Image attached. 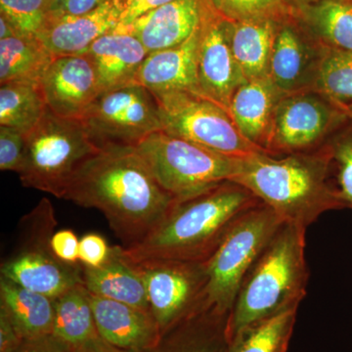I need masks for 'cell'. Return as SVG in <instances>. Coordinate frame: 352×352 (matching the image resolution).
Returning <instances> with one entry per match:
<instances>
[{
	"instance_id": "obj_1",
	"label": "cell",
	"mask_w": 352,
	"mask_h": 352,
	"mask_svg": "<svg viewBox=\"0 0 352 352\" xmlns=\"http://www.w3.org/2000/svg\"><path fill=\"white\" fill-rule=\"evenodd\" d=\"M62 199L101 212L124 248L142 242L176 201L136 148L120 145L102 146L85 160Z\"/></svg>"
},
{
	"instance_id": "obj_2",
	"label": "cell",
	"mask_w": 352,
	"mask_h": 352,
	"mask_svg": "<svg viewBox=\"0 0 352 352\" xmlns=\"http://www.w3.org/2000/svg\"><path fill=\"white\" fill-rule=\"evenodd\" d=\"M261 203L243 185L226 182L176 200L163 222L142 242L120 247L133 263L154 259L207 263L238 217Z\"/></svg>"
},
{
	"instance_id": "obj_3",
	"label": "cell",
	"mask_w": 352,
	"mask_h": 352,
	"mask_svg": "<svg viewBox=\"0 0 352 352\" xmlns=\"http://www.w3.org/2000/svg\"><path fill=\"white\" fill-rule=\"evenodd\" d=\"M331 173L332 156L326 144L314 152H261L241 160L233 182L249 189L284 223L307 230L324 212L347 208Z\"/></svg>"
},
{
	"instance_id": "obj_4",
	"label": "cell",
	"mask_w": 352,
	"mask_h": 352,
	"mask_svg": "<svg viewBox=\"0 0 352 352\" xmlns=\"http://www.w3.org/2000/svg\"><path fill=\"white\" fill-rule=\"evenodd\" d=\"M305 231L284 223L266 245L236 296L229 318L230 337L252 323L298 309L309 280Z\"/></svg>"
},
{
	"instance_id": "obj_5",
	"label": "cell",
	"mask_w": 352,
	"mask_h": 352,
	"mask_svg": "<svg viewBox=\"0 0 352 352\" xmlns=\"http://www.w3.org/2000/svg\"><path fill=\"white\" fill-rule=\"evenodd\" d=\"M99 149L82 120L65 119L48 109L25 135L21 182L25 188L62 199L76 168Z\"/></svg>"
},
{
	"instance_id": "obj_6",
	"label": "cell",
	"mask_w": 352,
	"mask_h": 352,
	"mask_svg": "<svg viewBox=\"0 0 352 352\" xmlns=\"http://www.w3.org/2000/svg\"><path fill=\"white\" fill-rule=\"evenodd\" d=\"M157 182L176 200L233 182L241 160L224 156L164 131L136 146Z\"/></svg>"
},
{
	"instance_id": "obj_7",
	"label": "cell",
	"mask_w": 352,
	"mask_h": 352,
	"mask_svg": "<svg viewBox=\"0 0 352 352\" xmlns=\"http://www.w3.org/2000/svg\"><path fill=\"white\" fill-rule=\"evenodd\" d=\"M56 226L52 204L41 199L21 220L17 248L1 263L0 276L52 298L83 284L82 264L65 263L52 251L51 238Z\"/></svg>"
},
{
	"instance_id": "obj_8",
	"label": "cell",
	"mask_w": 352,
	"mask_h": 352,
	"mask_svg": "<svg viewBox=\"0 0 352 352\" xmlns=\"http://www.w3.org/2000/svg\"><path fill=\"white\" fill-rule=\"evenodd\" d=\"M284 222L261 203L240 215L206 263V308L231 312L245 275Z\"/></svg>"
},
{
	"instance_id": "obj_9",
	"label": "cell",
	"mask_w": 352,
	"mask_h": 352,
	"mask_svg": "<svg viewBox=\"0 0 352 352\" xmlns=\"http://www.w3.org/2000/svg\"><path fill=\"white\" fill-rule=\"evenodd\" d=\"M349 120L338 104L315 90L284 95L275 110L265 150L276 156L316 151Z\"/></svg>"
},
{
	"instance_id": "obj_10",
	"label": "cell",
	"mask_w": 352,
	"mask_h": 352,
	"mask_svg": "<svg viewBox=\"0 0 352 352\" xmlns=\"http://www.w3.org/2000/svg\"><path fill=\"white\" fill-rule=\"evenodd\" d=\"M82 120L99 148L105 145L136 147L154 132L164 129L159 103L138 82L99 95Z\"/></svg>"
},
{
	"instance_id": "obj_11",
	"label": "cell",
	"mask_w": 352,
	"mask_h": 352,
	"mask_svg": "<svg viewBox=\"0 0 352 352\" xmlns=\"http://www.w3.org/2000/svg\"><path fill=\"white\" fill-rule=\"evenodd\" d=\"M157 103L163 117V131L171 135L234 159H248L267 152L250 142L231 116L205 97L178 94Z\"/></svg>"
},
{
	"instance_id": "obj_12",
	"label": "cell",
	"mask_w": 352,
	"mask_h": 352,
	"mask_svg": "<svg viewBox=\"0 0 352 352\" xmlns=\"http://www.w3.org/2000/svg\"><path fill=\"white\" fill-rule=\"evenodd\" d=\"M162 336L206 308V263L154 259L134 263Z\"/></svg>"
},
{
	"instance_id": "obj_13",
	"label": "cell",
	"mask_w": 352,
	"mask_h": 352,
	"mask_svg": "<svg viewBox=\"0 0 352 352\" xmlns=\"http://www.w3.org/2000/svg\"><path fill=\"white\" fill-rule=\"evenodd\" d=\"M245 82L231 47L229 22L214 12L204 25L199 50L198 82L201 96L229 113L234 94Z\"/></svg>"
},
{
	"instance_id": "obj_14",
	"label": "cell",
	"mask_w": 352,
	"mask_h": 352,
	"mask_svg": "<svg viewBox=\"0 0 352 352\" xmlns=\"http://www.w3.org/2000/svg\"><path fill=\"white\" fill-rule=\"evenodd\" d=\"M39 85L48 109L65 119L82 120L101 94L94 65L87 54L55 57Z\"/></svg>"
},
{
	"instance_id": "obj_15",
	"label": "cell",
	"mask_w": 352,
	"mask_h": 352,
	"mask_svg": "<svg viewBox=\"0 0 352 352\" xmlns=\"http://www.w3.org/2000/svg\"><path fill=\"white\" fill-rule=\"evenodd\" d=\"M323 47L295 19L279 25L270 78L285 95L314 89Z\"/></svg>"
},
{
	"instance_id": "obj_16",
	"label": "cell",
	"mask_w": 352,
	"mask_h": 352,
	"mask_svg": "<svg viewBox=\"0 0 352 352\" xmlns=\"http://www.w3.org/2000/svg\"><path fill=\"white\" fill-rule=\"evenodd\" d=\"M204 25L179 45L155 51L146 57L136 82L149 90L157 101L178 94L201 96L198 57Z\"/></svg>"
},
{
	"instance_id": "obj_17",
	"label": "cell",
	"mask_w": 352,
	"mask_h": 352,
	"mask_svg": "<svg viewBox=\"0 0 352 352\" xmlns=\"http://www.w3.org/2000/svg\"><path fill=\"white\" fill-rule=\"evenodd\" d=\"M214 12L208 0H173L113 31L129 32L151 53L184 43Z\"/></svg>"
},
{
	"instance_id": "obj_18",
	"label": "cell",
	"mask_w": 352,
	"mask_h": 352,
	"mask_svg": "<svg viewBox=\"0 0 352 352\" xmlns=\"http://www.w3.org/2000/svg\"><path fill=\"white\" fill-rule=\"evenodd\" d=\"M120 0H109L78 16L50 18L38 38L54 57L87 54L90 46L120 23Z\"/></svg>"
},
{
	"instance_id": "obj_19",
	"label": "cell",
	"mask_w": 352,
	"mask_h": 352,
	"mask_svg": "<svg viewBox=\"0 0 352 352\" xmlns=\"http://www.w3.org/2000/svg\"><path fill=\"white\" fill-rule=\"evenodd\" d=\"M89 300L99 336L109 344L136 351L159 344L162 333L151 312L90 293Z\"/></svg>"
},
{
	"instance_id": "obj_20",
	"label": "cell",
	"mask_w": 352,
	"mask_h": 352,
	"mask_svg": "<svg viewBox=\"0 0 352 352\" xmlns=\"http://www.w3.org/2000/svg\"><path fill=\"white\" fill-rule=\"evenodd\" d=\"M148 54L138 38L117 31L102 36L87 52L94 65L101 94L136 82L139 69Z\"/></svg>"
},
{
	"instance_id": "obj_21",
	"label": "cell",
	"mask_w": 352,
	"mask_h": 352,
	"mask_svg": "<svg viewBox=\"0 0 352 352\" xmlns=\"http://www.w3.org/2000/svg\"><path fill=\"white\" fill-rule=\"evenodd\" d=\"M82 280L92 295L151 312L142 277L135 264L124 256L120 245L112 247L107 261L98 267L82 266Z\"/></svg>"
},
{
	"instance_id": "obj_22",
	"label": "cell",
	"mask_w": 352,
	"mask_h": 352,
	"mask_svg": "<svg viewBox=\"0 0 352 352\" xmlns=\"http://www.w3.org/2000/svg\"><path fill=\"white\" fill-rule=\"evenodd\" d=\"M284 95L270 78L247 80L236 90L229 113L250 142L265 150L275 110Z\"/></svg>"
},
{
	"instance_id": "obj_23",
	"label": "cell",
	"mask_w": 352,
	"mask_h": 352,
	"mask_svg": "<svg viewBox=\"0 0 352 352\" xmlns=\"http://www.w3.org/2000/svg\"><path fill=\"white\" fill-rule=\"evenodd\" d=\"M230 312L205 308L164 333L150 352H227Z\"/></svg>"
},
{
	"instance_id": "obj_24",
	"label": "cell",
	"mask_w": 352,
	"mask_h": 352,
	"mask_svg": "<svg viewBox=\"0 0 352 352\" xmlns=\"http://www.w3.org/2000/svg\"><path fill=\"white\" fill-rule=\"evenodd\" d=\"M0 309L6 312L25 340L52 335L55 298L0 276Z\"/></svg>"
},
{
	"instance_id": "obj_25",
	"label": "cell",
	"mask_w": 352,
	"mask_h": 352,
	"mask_svg": "<svg viewBox=\"0 0 352 352\" xmlns=\"http://www.w3.org/2000/svg\"><path fill=\"white\" fill-rule=\"evenodd\" d=\"M295 18L322 47L352 53V0H322L298 9Z\"/></svg>"
},
{
	"instance_id": "obj_26",
	"label": "cell",
	"mask_w": 352,
	"mask_h": 352,
	"mask_svg": "<svg viewBox=\"0 0 352 352\" xmlns=\"http://www.w3.org/2000/svg\"><path fill=\"white\" fill-rule=\"evenodd\" d=\"M279 25L264 20L229 22L231 47L245 80L270 78L271 53Z\"/></svg>"
},
{
	"instance_id": "obj_27",
	"label": "cell",
	"mask_w": 352,
	"mask_h": 352,
	"mask_svg": "<svg viewBox=\"0 0 352 352\" xmlns=\"http://www.w3.org/2000/svg\"><path fill=\"white\" fill-rule=\"evenodd\" d=\"M52 335L75 349L99 337L85 285H78L55 298Z\"/></svg>"
},
{
	"instance_id": "obj_28",
	"label": "cell",
	"mask_w": 352,
	"mask_h": 352,
	"mask_svg": "<svg viewBox=\"0 0 352 352\" xmlns=\"http://www.w3.org/2000/svg\"><path fill=\"white\" fill-rule=\"evenodd\" d=\"M54 58L38 38L16 36L0 39V85L39 82Z\"/></svg>"
},
{
	"instance_id": "obj_29",
	"label": "cell",
	"mask_w": 352,
	"mask_h": 352,
	"mask_svg": "<svg viewBox=\"0 0 352 352\" xmlns=\"http://www.w3.org/2000/svg\"><path fill=\"white\" fill-rule=\"evenodd\" d=\"M47 110L39 82H14L0 87V126L27 135Z\"/></svg>"
},
{
	"instance_id": "obj_30",
	"label": "cell",
	"mask_w": 352,
	"mask_h": 352,
	"mask_svg": "<svg viewBox=\"0 0 352 352\" xmlns=\"http://www.w3.org/2000/svg\"><path fill=\"white\" fill-rule=\"evenodd\" d=\"M296 311L288 310L241 329L231 336L227 352H287Z\"/></svg>"
},
{
	"instance_id": "obj_31",
	"label": "cell",
	"mask_w": 352,
	"mask_h": 352,
	"mask_svg": "<svg viewBox=\"0 0 352 352\" xmlns=\"http://www.w3.org/2000/svg\"><path fill=\"white\" fill-rule=\"evenodd\" d=\"M312 90L338 105L352 103V53L323 47Z\"/></svg>"
},
{
	"instance_id": "obj_32",
	"label": "cell",
	"mask_w": 352,
	"mask_h": 352,
	"mask_svg": "<svg viewBox=\"0 0 352 352\" xmlns=\"http://www.w3.org/2000/svg\"><path fill=\"white\" fill-rule=\"evenodd\" d=\"M212 10L228 22L272 21L283 24L295 19L287 0H208Z\"/></svg>"
},
{
	"instance_id": "obj_33",
	"label": "cell",
	"mask_w": 352,
	"mask_h": 352,
	"mask_svg": "<svg viewBox=\"0 0 352 352\" xmlns=\"http://www.w3.org/2000/svg\"><path fill=\"white\" fill-rule=\"evenodd\" d=\"M50 0H0V12L20 36L38 38L50 19Z\"/></svg>"
},
{
	"instance_id": "obj_34",
	"label": "cell",
	"mask_w": 352,
	"mask_h": 352,
	"mask_svg": "<svg viewBox=\"0 0 352 352\" xmlns=\"http://www.w3.org/2000/svg\"><path fill=\"white\" fill-rule=\"evenodd\" d=\"M336 173V187L347 208H352V120H347L327 143Z\"/></svg>"
},
{
	"instance_id": "obj_35",
	"label": "cell",
	"mask_w": 352,
	"mask_h": 352,
	"mask_svg": "<svg viewBox=\"0 0 352 352\" xmlns=\"http://www.w3.org/2000/svg\"><path fill=\"white\" fill-rule=\"evenodd\" d=\"M25 135L0 126V170L19 173L24 162Z\"/></svg>"
},
{
	"instance_id": "obj_36",
	"label": "cell",
	"mask_w": 352,
	"mask_h": 352,
	"mask_svg": "<svg viewBox=\"0 0 352 352\" xmlns=\"http://www.w3.org/2000/svg\"><path fill=\"white\" fill-rule=\"evenodd\" d=\"M112 247L99 234L89 233L80 241V263L85 267H98L107 261Z\"/></svg>"
},
{
	"instance_id": "obj_37",
	"label": "cell",
	"mask_w": 352,
	"mask_h": 352,
	"mask_svg": "<svg viewBox=\"0 0 352 352\" xmlns=\"http://www.w3.org/2000/svg\"><path fill=\"white\" fill-rule=\"evenodd\" d=\"M51 248L60 261L69 265H80V240L74 231L63 229L53 234Z\"/></svg>"
},
{
	"instance_id": "obj_38",
	"label": "cell",
	"mask_w": 352,
	"mask_h": 352,
	"mask_svg": "<svg viewBox=\"0 0 352 352\" xmlns=\"http://www.w3.org/2000/svg\"><path fill=\"white\" fill-rule=\"evenodd\" d=\"M107 1L109 0H50V19L91 12Z\"/></svg>"
},
{
	"instance_id": "obj_39",
	"label": "cell",
	"mask_w": 352,
	"mask_h": 352,
	"mask_svg": "<svg viewBox=\"0 0 352 352\" xmlns=\"http://www.w3.org/2000/svg\"><path fill=\"white\" fill-rule=\"evenodd\" d=\"M171 1L173 0H120L122 10H120V23L116 29L126 27L140 16Z\"/></svg>"
},
{
	"instance_id": "obj_40",
	"label": "cell",
	"mask_w": 352,
	"mask_h": 352,
	"mask_svg": "<svg viewBox=\"0 0 352 352\" xmlns=\"http://www.w3.org/2000/svg\"><path fill=\"white\" fill-rule=\"evenodd\" d=\"M16 352H76L73 347L53 335L25 340Z\"/></svg>"
},
{
	"instance_id": "obj_41",
	"label": "cell",
	"mask_w": 352,
	"mask_h": 352,
	"mask_svg": "<svg viewBox=\"0 0 352 352\" xmlns=\"http://www.w3.org/2000/svg\"><path fill=\"white\" fill-rule=\"evenodd\" d=\"M24 340L6 312L0 309V352H16Z\"/></svg>"
},
{
	"instance_id": "obj_42",
	"label": "cell",
	"mask_w": 352,
	"mask_h": 352,
	"mask_svg": "<svg viewBox=\"0 0 352 352\" xmlns=\"http://www.w3.org/2000/svg\"><path fill=\"white\" fill-rule=\"evenodd\" d=\"M76 352H150V351H136L120 349V347L109 344V342L102 339L100 336H99L98 338L91 340V342H87L85 346L76 349Z\"/></svg>"
},
{
	"instance_id": "obj_43",
	"label": "cell",
	"mask_w": 352,
	"mask_h": 352,
	"mask_svg": "<svg viewBox=\"0 0 352 352\" xmlns=\"http://www.w3.org/2000/svg\"><path fill=\"white\" fill-rule=\"evenodd\" d=\"M16 36L20 34L16 31L15 28L4 16L0 15V39L13 38Z\"/></svg>"
},
{
	"instance_id": "obj_44",
	"label": "cell",
	"mask_w": 352,
	"mask_h": 352,
	"mask_svg": "<svg viewBox=\"0 0 352 352\" xmlns=\"http://www.w3.org/2000/svg\"><path fill=\"white\" fill-rule=\"evenodd\" d=\"M322 0H287V2L291 6L292 8L296 11L298 9L302 8V7L310 6V4L317 3L320 2Z\"/></svg>"
},
{
	"instance_id": "obj_45",
	"label": "cell",
	"mask_w": 352,
	"mask_h": 352,
	"mask_svg": "<svg viewBox=\"0 0 352 352\" xmlns=\"http://www.w3.org/2000/svg\"><path fill=\"white\" fill-rule=\"evenodd\" d=\"M342 110L346 112L347 117L352 120V103L347 104V105H339Z\"/></svg>"
}]
</instances>
